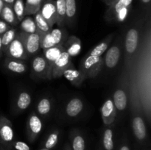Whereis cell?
<instances>
[{"instance_id": "cell-33", "label": "cell", "mask_w": 151, "mask_h": 150, "mask_svg": "<svg viewBox=\"0 0 151 150\" xmlns=\"http://www.w3.org/2000/svg\"><path fill=\"white\" fill-rule=\"evenodd\" d=\"M34 21H35V25H36L37 29L38 31L41 32H44V33H47L48 32L50 29H52L49 26L48 23L46 21L45 19L42 17V16L41 15L40 12L35 13L34 15Z\"/></svg>"}, {"instance_id": "cell-15", "label": "cell", "mask_w": 151, "mask_h": 150, "mask_svg": "<svg viewBox=\"0 0 151 150\" xmlns=\"http://www.w3.org/2000/svg\"><path fill=\"white\" fill-rule=\"evenodd\" d=\"M133 0H114L106 10L104 19L108 23H114L117 13L125 7H131Z\"/></svg>"}, {"instance_id": "cell-43", "label": "cell", "mask_w": 151, "mask_h": 150, "mask_svg": "<svg viewBox=\"0 0 151 150\" xmlns=\"http://www.w3.org/2000/svg\"><path fill=\"white\" fill-rule=\"evenodd\" d=\"M114 1V0H103V1H104V2L106 3V5H108V6L110 5V4H111Z\"/></svg>"}, {"instance_id": "cell-42", "label": "cell", "mask_w": 151, "mask_h": 150, "mask_svg": "<svg viewBox=\"0 0 151 150\" xmlns=\"http://www.w3.org/2000/svg\"><path fill=\"white\" fill-rule=\"evenodd\" d=\"M141 1L145 5H149L150 2V0H141Z\"/></svg>"}, {"instance_id": "cell-2", "label": "cell", "mask_w": 151, "mask_h": 150, "mask_svg": "<svg viewBox=\"0 0 151 150\" xmlns=\"http://www.w3.org/2000/svg\"><path fill=\"white\" fill-rule=\"evenodd\" d=\"M129 96L128 105L131 114V126L134 137L139 145H144L147 141V129L145 124V116L139 95L135 76L133 73H128Z\"/></svg>"}, {"instance_id": "cell-11", "label": "cell", "mask_w": 151, "mask_h": 150, "mask_svg": "<svg viewBox=\"0 0 151 150\" xmlns=\"http://www.w3.org/2000/svg\"><path fill=\"white\" fill-rule=\"evenodd\" d=\"M4 54L7 57L13 59L25 60L29 58V56L25 50L23 42H22L18 32L16 38L10 43Z\"/></svg>"}, {"instance_id": "cell-22", "label": "cell", "mask_w": 151, "mask_h": 150, "mask_svg": "<svg viewBox=\"0 0 151 150\" xmlns=\"http://www.w3.org/2000/svg\"><path fill=\"white\" fill-rule=\"evenodd\" d=\"M70 146L72 150H86V140L78 129H72L69 134Z\"/></svg>"}, {"instance_id": "cell-48", "label": "cell", "mask_w": 151, "mask_h": 150, "mask_svg": "<svg viewBox=\"0 0 151 150\" xmlns=\"http://www.w3.org/2000/svg\"><path fill=\"white\" fill-rule=\"evenodd\" d=\"M39 150H48V149H46L42 148V149H39Z\"/></svg>"}, {"instance_id": "cell-25", "label": "cell", "mask_w": 151, "mask_h": 150, "mask_svg": "<svg viewBox=\"0 0 151 150\" xmlns=\"http://www.w3.org/2000/svg\"><path fill=\"white\" fill-rule=\"evenodd\" d=\"M0 19L8 24L11 26H16L19 24L14 11L13 10V7L7 4H4L2 6V8L1 10V14H0Z\"/></svg>"}, {"instance_id": "cell-14", "label": "cell", "mask_w": 151, "mask_h": 150, "mask_svg": "<svg viewBox=\"0 0 151 150\" xmlns=\"http://www.w3.org/2000/svg\"><path fill=\"white\" fill-rule=\"evenodd\" d=\"M71 64H72V57L68 54L66 51H63L59 55L53 65L52 69V78L56 79V78L62 76L63 72Z\"/></svg>"}, {"instance_id": "cell-12", "label": "cell", "mask_w": 151, "mask_h": 150, "mask_svg": "<svg viewBox=\"0 0 151 150\" xmlns=\"http://www.w3.org/2000/svg\"><path fill=\"white\" fill-rule=\"evenodd\" d=\"M100 112H101V117L103 124L106 126L113 124L116 120L117 111L111 97H109L103 102Z\"/></svg>"}, {"instance_id": "cell-37", "label": "cell", "mask_w": 151, "mask_h": 150, "mask_svg": "<svg viewBox=\"0 0 151 150\" xmlns=\"http://www.w3.org/2000/svg\"><path fill=\"white\" fill-rule=\"evenodd\" d=\"M11 150H30V148L26 143L18 140H14L12 144Z\"/></svg>"}, {"instance_id": "cell-47", "label": "cell", "mask_w": 151, "mask_h": 150, "mask_svg": "<svg viewBox=\"0 0 151 150\" xmlns=\"http://www.w3.org/2000/svg\"><path fill=\"white\" fill-rule=\"evenodd\" d=\"M0 150H3L2 147H1V144H0Z\"/></svg>"}, {"instance_id": "cell-6", "label": "cell", "mask_w": 151, "mask_h": 150, "mask_svg": "<svg viewBox=\"0 0 151 150\" xmlns=\"http://www.w3.org/2000/svg\"><path fill=\"white\" fill-rule=\"evenodd\" d=\"M31 77L36 80H51L52 70L43 54H38L31 61Z\"/></svg>"}, {"instance_id": "cell-27", "label": "cell", "mask_w": 151, "mask_h": 150, "mask_svg": "<svg viewBox=\"0 0 151 150\" xmlns=\"http://www.w3.org/2000/svg\"><path fill=\"white\" fill-rule=\"evenodd\" d=\"M66 3V24L69 27L75 25L77 16L76 0H65Z\"/></svg>"}, {"instance_id": "cell-9", "label": "cell", "mask_w": 151, "mask_h": 150, "mask_svg": "<svg viewBox=\"0 0 151 150\" xmlns=\"http://www.w3.org/2000/svg\"><path fill=\"white\" fill-rule=\"evenodd\" d=\"M15 140L13 124L7 118L0 116V144L3 150H11Z\"/></svg>"}, {"instance_id": "cell-16", "label": "cell", "mask_w": 151, "mask_h": 150, "mask_svg": "<svg viewBox=\"0 0 151 150\" xmlns=\"http://www.w3.org/2000/svg\"><path fill=\"white\" fill-rule=\"evenodd\" d=\"M62 76H64L72 85L75 87H81L84 81L87 79L86 76L79 69H77L74 66L73 63L63 72Z\"/></svg>"}, {"instance_id": "cell-23", "label": "cell", "mask_w": 151, "mask_h": 150, "mask_svg": "<svg viewBox=\"0 0 151 150\" xmlns=\"http://www.w3.org/2000/svg\"><path fill=\"white\" fill-rule=\"evenodd\" d=\"M65 51L63 46H55L50 48L43 49V55L45 57L46 60L48 63L51 70L52 69L53 65L60 54Z\"/></svg>"}, {"instance_id": "cell-38", "label": "cell", "mask_w": 151, "mask_h": 150, "mask_svg": "<svg viewBox=\"0 0 151 150\" xmlns=\"http://www.w3.org/2000/svg\"><path fill=\"white\" fill-rule=\"evenodd\" d=\"M12 26H10L8 24H7L4 21L0 19V36H1L6 31L8 30Z\"/></svg>"}, {"instance_id": "cell-4", "label": "cell", "mask_w": 151, "mask_h": 150, "mask_svg": "<svg viewBox=\"0 0 151 150\" xmlns=\"http://www.w3.org/2000/svg\"><path fill=\"white\" fill-rule=\"evenodd\" d=\"M129 96V79L128 74L124 70L121 76L117 88L114 91L112 100L114 101L116 111L123 112L128 106Z\"/></svg>"}, {"instance_id": "cell-41", "label": "cell", "mask_w": 151, "mask_h": 150, "mask_svg": "<svg viewBox=\"0 0 151 150\" xmlns=\"http://www.w3.org/2000/svg\"><path fill=\"white\" fill-rule=\"evenodd\" d=\"M63 150H72V148H71V146L69 143H66L64 146V148H63Z\"/></svg>"}, {"instance_id": "cell-24", "label": "cell", "mask_w": 151, "mask_h": 150, "mask_svg": "<svg viewBox=\"0 0 151 150\" xmlns=\"http://www.w3.org/2000/svg\"><path fill=\"white\" fill-rule=\"evenodd\" d=\"M52 100L50 97L44 96L36 104V113L41 117H47L52 110Z\"/></svg>"}, {"instance_id": "cell-34", "label": "cell", "mask_w": 151, "mask_h": 150, "mask_svg": "<svg viewBox=\"0 0 151 150\" xmlns=\"http://www.w3.org/2000/svg\"><path fill=\"white\" fill-rule=\"evenodd\" d=\"M104 66V63H103V56L100 57L98 60L93 64L90 70L88 71V74L86 75L87 78H95L98 76L99 74L103 69Z\"/></svg>"}, {"instance_id": "cell-46", "label": "cell", "mask_w": 151, "mask_h": 150, "mask_svg": "<svg viewBox=\"0 0 151 150\" xmlns=\"http://www.w3.org/2000/svg\"><path fill=\"white\" fill-rule=\"evenodd\" d=\"M2 55H3V52L2 51H0V59H1V57H2Z\"/></svg>"}, {"instance_id": "cell-30", "label": "cell", "mask_w": 151, "mask_h": 150, "mask_svg": "<svg viewBox=\"0 0 151 150\" xmlns=\"http://www.w3.org/2000/svg\"><path fill=\"white\" fill-rule=\"evenodd\" d=\"M19 29L25 33H35L37 32V27L34 19L29 16H25L20 22Z\"/></svg>"}, {"instance_id": "cell-20", "label": "cell", "mask_w": 151, "mask_h": 150, "mask_svg": "<svg viewBox=\"0 0 151 150\" xmlns=\"http://www.w3.org/2000/svg\"><path fill=\"white\" fill-rule=\"evenodd\" d=\"M32 103V96L26 91H22L18 94L14 102V113L16 114L24 111L30 106Z\"/></svg>"}, {"instance_id": "cell-7", "label": "cell", "mask_w": 151, "mask_h": 150, "mask_svg": "<svg viewBox=\"0 0 151 150\" xmlns=\"http://www.w3.org/2000/svg\"><path fill=\"white\" fill-rule=\"evenodd\" d=\"M67 38L68 34L64 27L52 28L43 36L41 49L43 50L55 46H63Z\"/></svg>"}, {"instance_id": "cell-36", "label": "cell", "mask_w": 151, "mask_h": 150, "mask_svg": "<svg viewBox=\"0 0 151 150\" xmlns=\"http://www.w3.org/2000/svg\"><path fill=\"white\" fill-rule=\"evenodd\" d=\"M130 9H131V7H125V8L122 9V10H120V11L117 13L116 17H115L114 23H121V22L125 21L128 16V13H129L130 12Z\"/></svg>"}, {"instance_id": "cell-1", "label": "cell", "mask_w": 151, "mask_h": 150, "mask_svg": "<svg viewBox=\"0 0 151 150\" xmlns=\"http://www.w3.org/2000/svg\"><path fill=\"white\" fill-rule=\"evenodd\" d=\"M130 72L133 73L135 76L145 119L150 124L151 117V31L150 19L145 26L138 55Z\"/></svg>"}, {"instance_id": "cell-21", "label": "cell", "mask_w": 151, "mask_h": 150, "mask_svg": "<svg viewBox=\"0 0 151 150\" xmlns=\"http://www.w3.org/2000/svg\"><path fill=\"white\" fill-rule=\"evenodd\" d=\"M65 51L71 57H75L80 54L82 49V44L79 38L75 35L68 36L67 39L63 44Z\"/></svg>"}, {"instance_id": "cell-17", "label": "cell", "mask_w": 151, "mask_h": 150, "mask_svg": "<svg viewBox=\"0 0 151 150\" xmlns=\"http://www.w3.org/2000/svg\"><path fill=\"white\" fill-rule=\"evenodd\" d=\"M114 32L111 33L108 35L103 41H100L98 44L95 46L93 49H91L86 54V57H101L104 54L106 50L108 49L110 45L111 44L112 41H114Z\"/></svg>"}, {"instance_id": "cell-18", "label": "cell", "mask_w": 151, "mask_h": 150, "mask_svg": "<svg viewBox=\"0 0 151 150\" xmlns=\"http://www.w3.org/2000/svg\"><path fill=\"white\" fill-rule=\"evenodd\" d=\"M4 66L8 71L16 74H23L27 71L28 66L24 60L6 57Z\"/></svg>"}, {"instance_id": "cell-35", "label": "cell", "mask_w": 151, "mask_h": 150, "mask_svg": "<svg viewBox=\"0 0 151 150\" xmlns=\"http://www.w3.org/2000/svg\"><path fill=\"white\" fill-rule=\"evenodd\" d=\"M13 10L18 21L20 23L22 19L25 17L24 16V0H15L13 4Z\"/></svg>"}, {"instance_id": "cell-49", "label": "cell", "mask_w": 151, "mask_h": 150, "mask_svg": "<svg viewBox=\"0 0 151 150\" xmlns=\"http://www.w3.org/2000/svg\"><path fill=\"white\" fill-rule=\"evenodd\" d=\"M145 150H149V149H145Z\"/></svg>"}, {"instance_id": "cell-45", "label": "cell", "mask_w": 151, "mask_h": 150, "mask_svg": "<svg viewBox=\"0 0 151 150\" xmlns=\"http://www.w3.org/2000/svg\"><path fill=\"white\" fill-rule=\"evenodd\" d=\"M0 51H2V44H1V36H0Z\"/></svg>"}, {"instance_id": "cell-10", "label": "cell", "mask_w": 151, "mask_h": 150, "mask_svg": "<svg viewBox=\"0 0 151 150\" xmlns=\"http://www.w3.org/2000/svg\"><path fill=\"white\" fill-rule=\"evenodd\" d=\"M43 129L41 118L35 112H32L28 116L26 123L27 138L29 143L35 142Z\"/></svg>"}, {"instance_id": "cell-32", "label": "cell", "mask_w": 151, "mask_h": 150, "mask_svg": "<svg viewBox=\"0 0 151 150\" xmlns=\"http://www.w3.org/2000/svg\"><path fill=\"white\" fill-rule=\"evenodd\" d=\"M17 29L16 28L12 26L11 28L6 31L2 35H1V44H2V52L4 53L8 46L10 43L14 40L17 35Z\"/></svg>"}, {"instance_id": "cell-5", "label": "cell", "mask_w": 151, "mask_h": 150, "mask_svg": "<svg viewBox=\"0 0 151 150\" xmlns=\"http://www.w3.org/2000/svg\"><path fill=\"white\" fill-rule=\"evenodd\" d=\"M123 51V37L121 35H118L114 40L113 44L111 45L104 53L103 63L104 66L108 69H113L119 64L121 56Z\"/></svg>"}, {"instance_id": "cell-40", "label": "cell", "mask_w": 151, "mask_h": 150, "mask_svg": "<svg viewBox=\"0 0 151 150\" xmlns=\"http://www.w3.org/2000/svg\"><path fill=\"white\" fill-rule=\"evenodd\" d=\"M14 1L15 0H2V1L4 4H7V5L12 6V7H13V3H14Z\"/></svg>"}, {"instance_id": "cell-3", "label": "cell", "mask_w": 151, "mask_h": 150, "mask_svg": "<svg viewBox=\"0 0 151 150\" xmlns=\"http://www.w3.org/2000/svg\"><path fill=\"white\" fill-rule=\"evenodd\" d=\"M146 26L145 18H140L132 24L123 38L124 70L128 74L131 70L138 55Z\"/></svg>"}, {"instance_id": "cell-26", "label": "cell", "mask_w": 151, "mask_h": 150, "mask_svg": "<svg viewBox=\"0 0 151 150\" xmlns=\"http://www.w3.org/2000/svg\"><path fill=\"white\" fill-rule=\"evenodd\" d=\"M107 127L103 130L102 134L101 144L103 150H114V131L112 124L106 126Z\"/></svg>"}, {"instance_id": "cell-19", "label": "cell", "mask_w": 151, "mask_h": 150, "mask_svg": "<svg viewBox=\"0 0 151 150\" xmlns=\"http://www.w3.org/2000/svg\"><path fill=\"white\" fill-rule=\"evenodd\" d=\"M84 109L83 100L78 97L71 99L65 106V113L69 118H75L79 116Z\"/></svg>"}, {"instance_id": "cell-31", "label": "cell", "mask_w": 151, "mask_h": 150, "mask_svg": "<svg viewBox=\"0 0 151 150\" xmlns=\"http://www.w3.org/2000/svg\"><path fill=\"white\" fill-rule=\"evenodd\" d=\"M44 0H26L24 4V16H31L40 11Z\"/></svg>"}, {"instance_id": "cell-39", "label": "cell", "mask_w": 151, "mask_h": 150, "mask_svg": "<svg viewBox=\"0 0 151 150\" xmlns=\"http://www.w3.org/2000/svg\"><path fill=\"white\" fill-rule=\"evenodd\" d=\"M118 150H131V147H130V145L128 141H122L120 144V145H119Z\"/></svg>"}, {"instance_id": "cell-29", "label": "cell", "mask_w": 151, "mask_h": 150, "mask_svg": "<svg viewBox=\"0 0 151 150\" xmlns=\"http://www.w3.org/2000/svg\"><path fill=\"white\" fill-rule=\"evenodd\" d=\"M59 138H60V131L57 129H53L49 133L46 139L44 141L42 147L48 150L52 149L58 144Z\"/></svg>"}, {"instance_id": "cell-13", "label": "cell", "mask_w": 151, "mask_h": 150, "mask_svg": "<svg viewBox=\"0 0 151 150\" xmlns=\"http://www.w3.org/2000/svg\"><path fill=\"white\" fill-rule=\"evenodd\" d=\"M40 13L52 29L56 24V7L54 0H44L40 9Z\"/></svg>"}, {"instance_id": "cell-8", "label": "cell", "mask_w": 151, "mask_h": 150, "mask_svg": "<svg viewBox=\"0 0 151 150\" xmlns=\"http://www.w3.org/2000/svg\"><path fill=\"white\" fill-rule=\"evenodd\" d=\"M18 33L23 42L29 57L38 54L41 49V39L45 33L40 32L38 29L35 33H25L22 31L18 32Z\"/></svg>"}, {"instance_id": "cell-44", "label": "cell", "mask_w": 151, "mask_h": 150, "mask_svg": "<svg viewBox=\"0 0 151 150\" xmlns=\"http://www.w3.org/2000/svg\"><path fill=\"white\" fill-rule=\"evenodd\" d=\"M3 4H4V3H3L2 0H0V14H1V8H2Z\"/></svg>"}, {"instance_id": "cell-28", "label": "cell", "mask_w": 151, "mask_h": 150, "mask_svg": "<svg viewBox=\"0 0 151 150\" xmlns=\"http://www.w3.org/2000/svg\"><path fill=\"white\" fill-rule=\"evenodd\" d=\"M56 24L58 27L63 28L66 24V3L65 0H56Z\"/></svg>"}]
</instances>
